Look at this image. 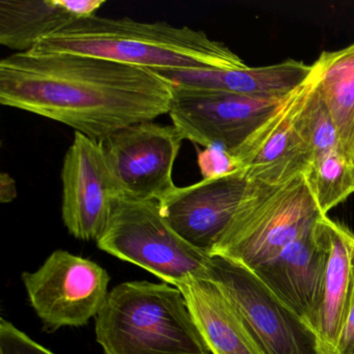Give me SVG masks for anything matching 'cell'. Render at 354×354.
<instances>
[{"label": "cell", "instance_id": "10", "mask_svg": "<svg viewBox=\"0 0 354 354\" xmlns=\"http://www.w3.org/2000/svg\"><path fill=\"white\" fill-rule=\"evenodd\" d=\"M61 177L66 227L78 239L97 241L109 223L113 202L121 196L99 142L75 132Z\"/></svg>", "mask_w": 354, "mask_h": 354}, {"label": "cell", "instance_id": "9", "mask_svg": "<svg viewBox=\"0 0 354 354\" xmlns=\"http://www.w3.org/2000/svg\"><path fill=\"white\" fill-rule=\"evenodd\" d=\"M208 279L234 302L265 354H320L315 333L252 271L211 257Z\"/></svg>", "mask_w": 354, "mask_h": 354}, {"label": "cell", "instance_id": "20", "mask_svg": "<svg viewBox=\"0 0 354 354\" xmlns=\"http://www.w3.org/2000/svg\"><path fill=\"white\" fill-rule=\"evenodd\" d=\"M306 177L317 206L325 216L354 194V167L339 153L313 165Z\"/></svg>", "mask_w": 354, "mask_h": 354}, {"label": "cell", "instance_id": "3", "mask_svg": "<svg viewBox=\"0 0 354 354\" xmlns=\"http://www.w3.org/2000/svg\"><path fill=\"white\" fill-rule=\"evenodd\" d=\"M105 354H211L178 288L127 281L109 291L96 320Z\"/></svg>", "mask_w": 354, "mask_h": 354}, {"label": "cell", "instance_id": "22", "mask_svg": "<svg viewBox=\"0 0 354 354\" xmlns=\"http://www.w3.org/2000/svg\"><path fill=\"white\" fill-rule=\"evenodd\" d=\"M198 165L203 179H211L244 171L241 163L233 155L217 147L201 151L198 155Z\"/></svg>", "mask_w": 354, "mask_h": 354}, {"label": "cell", "instance_id": "8", "mask_svg": "<svg viewBox=\"0 0 354 354\" xmlns=\"http://www.w3.org/2000/svg\"><path fill=\"white\" fill-rule=\"evenodd\" d=\"M184 140L173 124L144 122L123 128L99 144L121 196L159 203L177 187L173 169Z\"/></svg>", "mask_w": 354, "mask_h": 354}, {"label": "cell", "instance_id": "11", "mask_svg": "<svg viewBox=\"0 0 354 354\" xmlns=\"http://www.w3.org/2000/svg\"><path fill=\"white\" fill-rule=\"evenodd\" d=\"M248 185L245 171L203 179L186 187L177 186L159 206L167 223L185 241L210 256Z\"/></svg>", "mask_w": 354, "mask_h": 354}, {"label": "cell", "instance_id": "23", "mask_svg": "<svg viewBox=\"0 0 354 354\" xmlns=\"http://www.w3.org/2000/svg\"><path fill=\"white\" fill-rule=\"evenodd\" d=\"M352 273H353V294H352L351 306L346 318L341 337L337 346L335 354H354V242L351 254Z\"/></svg>", "mask_w": 354, "mask_h": 354}, {"label": "cell", "instance_id": "14", "mask_svg": "<svg viewBox=\"0 0 354 354\" xmlns=\"http://www.w3.org/2000/svg\"><path fill=\"white\" fill-rule=\"evenodd\" d=\"M316 227L324 246L325 269L314 333L319 353L335 354L353 294L354 234L328 216L321 217Z\"/></svg>", "mask_w": 354, "mask_h": 354}, {"label": "cell", "instance_id": "4", "mask_svg": "<svg viewBox=\"0 0 354 354\" xmlns=\"http://www.w3.org/2000/svg\"><path fill=\"white\" fill-rule=\"evenodd\" d=\"M323 216L306 174L279 185L248 180L243 198L210 256L256 270Z\"/></svg>", "mask_w": 354, "mask_h": 354}, {"label": "cell", "instance_id": "6", "mask_svg": "<svg viewBox=\"0 0 354 354\" xmlns=\"http://www.w3.org/2000/svg\"><path fill=\"white\" fill-rule=\"evenodd\" d=\"M285 96H248L174 88L169 115L184 138L205 149L233 154L250 140L281 107Z\"/></svg>", "mask_w": 354, "mask_h": 354}, {"label": "cell", "instance_id": "18", "mask_svg": "<svg viewBox=\"0 0 354 354\" xmlns=\"http://www.w3.org/2000/svg\"><path fill=\"white\" fill-rule=\"evenodd\" d=\"M310 75L335 124L339 152L354 167V43L339 50L323 51Z\"/></svg>", "mask_w": 354, "mask_h": 354}, {"label": "cell", "instance_id": "17", "mask_svg": "<svg viewBox=\"0 0 354 354\" xmlns=\"http://www.w3.org/2000/svg\"><path fill=\"white\" fill-rule=\"evenodd\" d=\"M212 354H265L241 314L223 290L208 277L177 287Z\"/></svg>", "mask_w": 354, "mask_h": 354}, {"label": "cell", "instance_id": "15", "mask_svg": "<svg viewBox=\"0 0 354 354\" xmlns=\"http://www.w3.org/2000/svg\"><path fill=\"white\" fill-rule=\"evenodd\" d=\"M174 88L204 92L231 93L248 96H285L306 82L312 65L287 59L264 67L229 69L153 70Z\"/></svg>", "mask_w": 354, "mask_h": 354}, {"label": "cell", "instance_id": "13", "mask_svg": "<svg viewBox=\"0 0 354 354\" xmlns=\"http://www.w3.org/2000/svg\"><path fill=\"white\" fill-rule=\"evenodd\" d=\"M316 225L252 271L313 333L325 269L324 246Z\"/></svg>", "mask_w": 354, "mask_h": 354}, {"label": "cell", "instance_id": "1", "mask_svg": "<svg viewBox=\"0 0 354 354\" xmlns=\"http://www.w3.org/2000/svg\"><path fill=\"white\" fill-rule=\"evenodd\" d=\"M174 86L146 68L86 55L14 53L0 62V103L100 142L171 111Z\"/></svg>", "mask_w": 354, "mask_h": 354}, {"label": "cell", "instance_id": "21", "mask_svg": "<svg viewBox=\"0 0 354 354\" xmlns=\"http://www.w3.org/2000/svg\"><path fill=\"white\" fill-rule=\"evenodd\" d=\"M0 354H55L5 319H0Z\"/></svg>", "mask_w": 354, "mask_h": 354}, {"label": "cell", "instance_id": "16", "mask_svg": "<svg viewBox=\"0 0 354 354\" xmlns=\"http://www.w3.org/2000/svg\"><path fill=\"white\" fill-rule=\"evenodd\" d=\"M104 5L105 0H1L0 44L16 53H30L47 37L96 15Z\"/></svg>", "mask_w": 354, "mask_h": 354}, {"label": "cell", "instance_id": "5", "mask_svg": "<svg viewBox=\"0 0 354 354\" xmlns=\"http://www.w3.org/2000/svg\"><path fill=\"white\" fill-rule=\"evenodd\" d=\"M97 245L176 287L208 277L211 257L188 243L171 227L156 201L115 198Z\"/></svg>", "mask_w": 354, "mask_h": 354}, {"label": "cell", "instance_id": "19", "mask_svg": "<svg viewBox=\"0 0 354 354\" xmlns=\"http://www.w3.org/2000/svg\"><path fill=\"white\" fill-rule=\"evenodd\" d=\"M295 125L310 150L313 165L333 153L341 154L337 129L326 104L315 88L312 75L298 106Z\"/></svg>", "mask_w": 354, "mask_h": 354}, {"label": "cell", "instance_id": "12", "mask_svg": "<svg viewBox=\"0 0 354 354\" xmlns=\"http://www.w3.org/2000/svg\"><path fill=\"white\" fill-rule=\"evenodd\" d=\"M308 82V78L248 142L231 154L241 163L250 181L279 185L304 175L312 167L310 150L295 125Z\"/></svg>", "mask_w": 354, "mask_h": 354}, {"label": "cell", "instance_id": "24", "mask_svg": "<svg viewBox=\"0 0 354 354\" xmlns=\"http://www.w3.org/2000/svg\"><path fill=\"white\" fill-rule=\"evenodd\" d=\"M17 184L11 175L1 173L0 175V202L9 204L17 198Z\"/></svg>", "mask_w": 354, "mask_h": 354}, {"label": "cell", "instance_id": "2", "mask_svg": "<svg viewBox=\"0 0 354 354\" xmlns=\"http://www.w3.org/2000/svg\"><path fill=\"white\" fill-rule=\"evenodd\" d=\"M26 53L86 55L150 70L229 69L245 65L227 45L202 30L97 15L70 24Z\"/></svg>", "mask_w": 354, "mask_h": 354}, {"label": "cell", "instance_id": "7", "mask_svg": "<svg viewBox=\"0 0 354 354\" xmlns=\"http://www.w3.org/2000/svg\"><path fill=\"white\" fill-rule=\"evenodd\" d=\"M22 281L39 318L49 330L84 326L97 316L109 295V273L93 261L67 250L53 252Z\"/></svg>", "mask_w": 354, "mask_h": 354}]
</instances>
